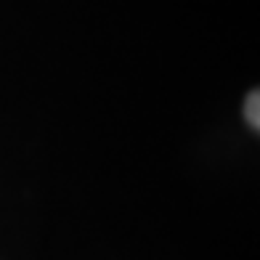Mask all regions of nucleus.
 Listing matches in <instances>:
<instances>
[{
	"label": "nucleus",
	"mask_w": 260,
	"mask_h": 260,
	"mask_svg": "<svg viewBox=\"0 0 260 260\" xmlns=\"http://www.w3.org/2000/svg\"><path fill=\"white\" fill-rule=\"evenodd\" d=\"M244 114H247V122L257 130V127H260V96H257V90H252L250 96H247Z\"/></svg>",
	"instance_id": "f257e3e1"
}]
</instances>
